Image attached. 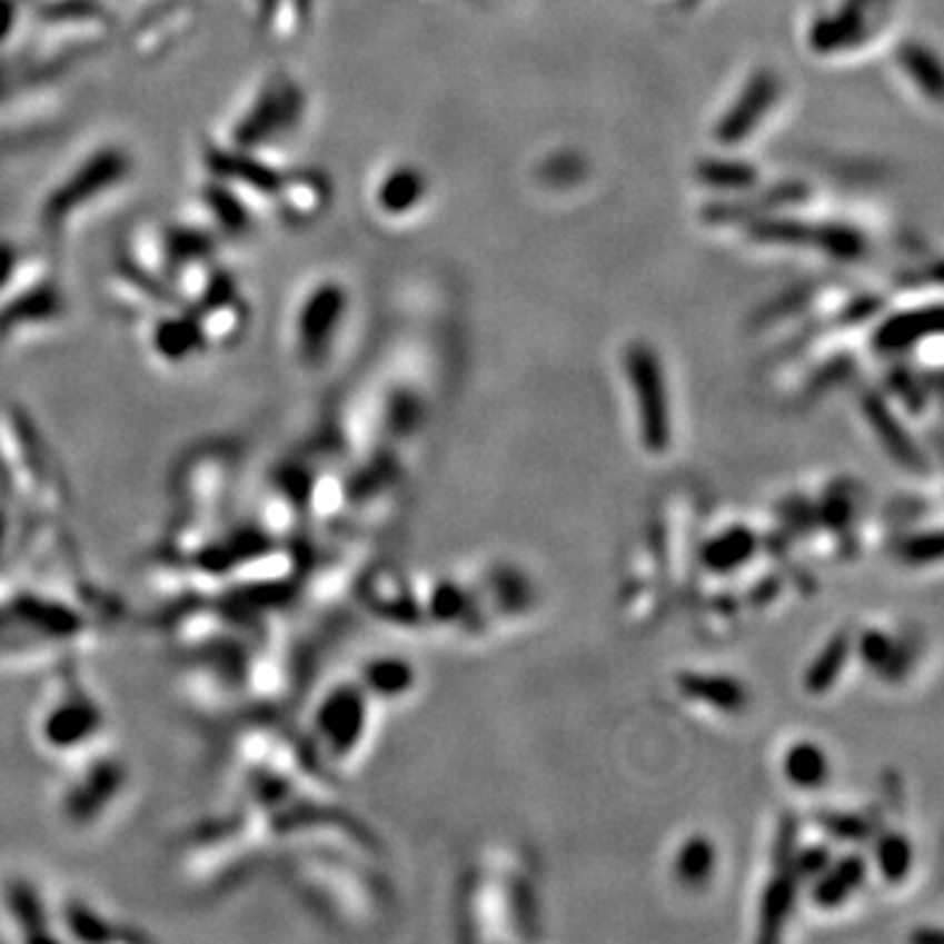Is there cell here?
<instances>
[{"label":"cell","mask_w":944,"mask_h":944,"mask_svg":"<svg viewBox=\"0 0 944 944\" xmlns=\"http://www.w3.org/2000/svg\"><path fill=\"white\" fill-rule=\"evenodd\" d=\"M270 843L266 816L245 806L233 816L216 818L189 834L185 843V876L205 892L229 890L260 863Z\"/></svg>","instance_id":"6da1fadb"},{"label":"cell","mask_w":944,"mask_h":944,"mask_svg":"<svg viewBox=\"0 0 944 944\" xmlns=\"http://www.w3.org/2000/svg\"><path fill=\"white\" fill-rule=\"evenodd\" d=\"M0 483L11 499L24 504L34 517L58 519L69 509V488L53 454L40 441L24 417L0 420Z\"/></svg>","instance_id":"7a4b0ae2"},{"label":"cell","mask_w":944,"mask_h":944,"mask_svg":"<svg viewBox=\"0 0 944 944\" xmlns=\"http://www.w3.org/2000/svg\"><path fill=\"white\" fill-rule=\"evenodd\" d=\"M108 719L100 700L95 698L74 669L58 675L53 690L42 700L34 722V735L48 756L74 761L85 753L100 748Z\"/></svg>","instance_id":"3957f363"},{"label":"cell","mask_w":944,"mask_h":944,"mask_svg":"<svg viewBox=\"0 0 944 944\" xmlns=\"http://www.w3.org/2000/svg\"><path fill=\"white\" fill-rule=\"evenodd\" d=\"M74 772L61 793V816L74 829L100 824L127 793L129 766L111 751L95 748L71 761Z\"/></svg>","instance_id":"277c9868"},{"label":"cell","mask_w":944,"mask_h":944,"mask_svg":"<svg viewBox=\"0 0 944 944\" xmlns=\"http://www.w3.org/2000/svg\"><path fill=\"white\" fill-rule=\"evenodd\" d=\"M368 693L360 685H336L318 700L312 714V745L320 761L352 758L370 727Z\"/></svg>","instance_id":"5b68a950"},{"label":"cell","mask_w":944,"mask_h":944,"mask_svg":"<svg viewBox=\"0 0 944 944\" xmlns=\"http://www.w3.org/2000/svg\"><path fill=\"white\" fill-rule=\"evenodd\" d=\"M627 380L635 391V407H638V428L640 441L650 454L667 451L672 430H669V401L667 384H664L662 362L654 349L646 344H635L627 349L625 357Z\"/></svg>","instance_id":"8992f818"},{"label":"cell","mask_w":944,"mask_h":944,"mask_svg":"<svg viewBox=\"0 0 944 944\" xmlns=\"http://www.w3.org/2000/svg\"><path fill=\"white\" fill-rule=\"evenodd\" d=\"M0 921L21 942H58L53 907L38 882L27 874H9L0 882Z\"/></svg>","instance_id":"52a82bcc"},{"label":"cell","mask_w":944,"mask_h":944,"mask_svg":"<svg viewBox=\"0 0 944 944\" xmlns=\"http://www.w3.org/2000/svg\"><path fill=\"white\" fill-rule=\"evenodd\" d=\"M58 936L74 942H142V932H129L127 926L95 907L87 897H63L53 911Z\"/></svg>","instance_id":"ba28073f"},{"label":"cell","mask_w":944,"mask_h":944,"mask_svg":"<svg viewBox=\"0 0 944 944\" xmlns=\"http://www.w3.org/2000/svg\"><path fill=\"white\" fill-rule=\"evenodd\" d=\"M868 876V861L863 855H845V858H832L822 874L811 882V900L822 911H837L851 903V897L863 887Z\"/></svg>","instance_id":"9c48e42d"},{"label":"cell","mask_w":944,"mask_h":944,"mask_svg":"<svg viewBox=\"0 0 944 944\" xmlns=\"http://www.w3.org/2000/svg\"><path fill=\"white\" fill-rule=\"evenodd\" d=\"M677 687L685 698L712 706L716 712L737 714L748 706V687L729 675H704V672H685L677 677Z\"/></svg>","instance_id":"30bf717a"},{"label":"cell","mask_w":944,"mask_h":944,"mask_svg":"<svg viewBox=\"0 0 944 944\" xmlns=\"http://www.w3.org/2000/svg\"><path fill=\"white\" fill-rule=\"evenodd\" d=\"M357 685L368 693L370 700L391 704L415 690L417 672L405 656H376L362 667Z\"/></svg>","instance_id":"8fae6325"},{"label":"cell","mask_w":944,"mask_h":944,"mask_svg":"<svg viewBox=\"0 0 944 944\" xmlns=\"http://www.w3.org/2000/svg\"><path fill=\"white\" fill-rule=\"evenodd\" d=\"M758 554V536L745 525H735L716 533L712 540H706L700 562H704L708 573L714 575H732L737 569L748 567Z\"/></svg>","instance_id":"7c38bea8"},{"label":"cell","mask_w":944,"mask_h":944,"mask_svg":"<svg viewBox=\"0 0 944 944\" xmlns=\"http://www.w3.org/2000/svg\"><path fill=\"white\" fill-rule=\"evenodd\" d=\"M782 774H785L787 785L803 789V793H814V789L829 782L832 764L818 743L795 741L785 751V758H782Z\"/></svg>","instance_id":"4fadbf2b"},{"label":"cell","mask_w":944,"mask_h":944,"mask_svg":"<svg viewBox=\"0 0 944 944\" xmlns=\"http://www.w3.org/2000/svg\"><path fill=\"white\" fill-rule=\"evenodd\" d=\"M866 413H868L871 428L876 430V436H880L884 449L897 459V465L911 467V470H924L926 463H921V451L918 446L913 444V436L907 434L903 423L892 415V409L884 405L880 397H868Z\"/></svg>","instance_id":"5bb4252c"},{"label":"cell","mask_w":944,"mask_h":944,"mask_svg":"<svg viewBox=\"0 0 944 944\" xmlns=\"http://www.w3.org/2000/svg\"><path fill=\"white\" fill-rule=\"evenodd\" d=\"M853 650H855V646H853L851 633L832 635V638L824 643V648L814 656V662L808 664L806 677H803V685H806V690L811 695L829 693L832 687L837 685V679L843 677V672L847 667V662H851Z\"/></svg>","instance_id":"9a60e30c"},{"label":"cell","mask_w":944,"mask_h":944,"mask_svg":"<svg viewBox=\"0 0 944 944\" xmlns=\"http://www.w3.org/2000/svg\"><path fill=\"white\" fill-rule=\"evenodd\" d=\"M716 871V845L704 834L687 837L675 855V880L687 890L706 887Z\"/></svg>","instance_id":"2e32d148"},{"label":"cell","mask_w":944,"mask_h":944,"mask_svg":"<svg viewBox=\"0 0 944 944\" xmlns=\"http://www.w3.org/2000/svg\"><path fill=\"white\" fill-rule=\"evenodd\" d=\"M874 868L884 882L900 884L911 876L916 851L903 832H884L874 843Z\"/></svg>","instance_id":"e0dca14e"},{"label":"cell","mask_w":944,"mask_h":944,"mask_svg":"<svg viewBox=\"0 0 944 944\" xmlns=\"http://www.w3.org/2000/svg\"><path fill=\"white\" fill-rule=\"evenodd\" d=\"M795 884H797V880H795L793 868L785 871L779 880H774L772 884H768V890L764 895V907H761V926L766 928L764 936L777 934L779 928L785 926L789 911H793Z\"/></svg>","instance_id":"ac0fdd59"},{"label":"cell","mask_w":944,"mask_h":944,"mask_svg":"<svg viewBox=\"0 0 944 944\" xmlns=\"http://www.w3.org/2000/svg\"><path fill=\"white\" fill-rule=\"evenodd\" d=\"M467 593L454 583H438L430 593L428 614L438 622H454L467 612Z\"/></svg>","instance_id":"d6986e66"},{"label":"cell","mask_w":944,"mask_h":944,"mask_svg":"<svg viewBox=\"0 0 944 944\" xmlns=\"http://www.w3.org/2000/svg\"><path fill=\"white\" fill-rule=\"evenodd\" d=\"M832 858H834V855H832V851L826 845L803 847V851L797 853L795 858H793V874H795V880L811 884V882L816 880L818 874H822V871L826 866H829Z\"/></svg>","instance_id":"ffe728a7"},{"label":"cell","mask_w":944,"mask_h":944,"mask_svg":"<svg viewBox=\"0 0 944 944\" xmlns=\"http://www.w3.org/2000/svg\"><path fill=\"white\" fill-rule=\"evenodd\" d=\"M853 646L858 648V654L868 667H884L892 654H895V643L884 633H866L863 638H858V643H853Z\"/></svg>","instance_id":"44dd1931"},{"label":"cell","mask_w":944,"mask_h":944,"mask_svg":"<svg viewBox=\"0 0 944 944\" xmlns=\"http://www.w3.org/2000/svg\"><path fill=\"white\" fill-rule=\"evenodd\" d=\"M11 494L0 483V565L13 548V515H11Z\"/></svg>","instance_id":"7402d4cb"},{"label":"cell","mask_w":944,"mask_h":944,"mask_svg":"<svg viewBox=\"0 0 944 944\" xmlns=\"http://www.w3.org/2000/svg\"><path fill=\"white\" fill-rule=\"evenodd\" d=\"M905 554L911 556L913 562H940L942 554V544H940V533H932V536H916L907 540Z\"/></svg>","instance_id":"603a6c76"}]
</instances>
